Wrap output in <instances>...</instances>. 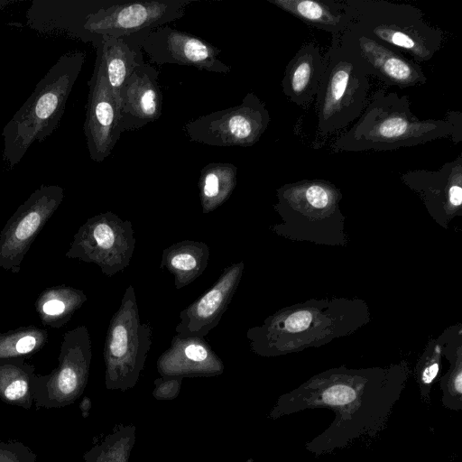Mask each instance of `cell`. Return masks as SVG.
<instances>
[{
  "label": "cell",
  "mask_w": 462,
  "mask_h": 462,
  "mask_svg": "<svg viewBox=\"0 0 462 462\" xmlns=\"http://www.w3.org/2000/svg\"><path fill=\"white\" fill-rule=\"evenodd\" d=\"M152 345V328L143 322L134 288L129 285L112 316L104 346L105 386L125 392L135 386Z\"/></svg>",
  "instance_id": "6"
},
{
  "label": "cell",
  "mask_w": 462,
  "mask_h": 462,
  "mask_svg": "<svg viewBox=\"0 0 462 462\" xmlns=\"http://www.w3.org/2000/svg\"><path fill=\"white\" fill-rule=\"evenodd\" d=\"M135 440L134 424H117L84 454V462H128Z\"/></svg>",
  "instance_id": "28"
},
{
  "label": "cell",
  "mask_w": 462,
  "mask_h": 462,
  "mask_svg": "<svg viewBox=\"0 0 462 462\" xmlns=\"http://www.w3.org/2000/svg\"><path fill=\"white\" fill-rule=\"evenodd\" d=\"M87 300L82 290L60 284L43 290L37 297L34 306L43 325L60 328L69 322Z\"/></svg>",
  "instance_id": "26"
},
{
  "label": "cell",
  "mask_w": 462,
  "mask_h": 462,
  "mask_svg": "<svg viewBox=\"0 0 462 462\" xmlns=\"http://www.w3.org/2000/svg\"><path fill=\"white\" fill-rule=\"evenodd\" d=\"M270 121L265 103L249 92L239 105L189 121L183 131L192 142L219 147H248L260 140Z\"/></svg>",
  "instance_id": "10"
},
{
  "label": "cell",
  "mask_w": 462,
  "mask_h": 462,
  "mask_svg": "<svg viewBox=\"0 0 462 462\" xmlns=\"http://www.w3.org/2000/svg\"><path fill=\"white\" fill-rule=\"evenodd\" d=\"M325 70L319 48L303 44L288 62L281 85L283 94L295 105L308 107L316 95Z\"/></svg>",
  "instance_id": "21"
},
{
  "label": "cell",
  "mask_w": 462,
  "mask_h": 462,
  "mask_svg": "<svg viewBox=\"0 0 462 462\" xmlns=\"http://www.w3.org/2000/svg\"><path fill=\"white\" fill-rule=\"evenodd\" d=\"M332 36L323 55L325 70L315 98L320 137L354 124L369 98L370 74L364 61L337 35Z\"/></svg>",
  "instance_id": "5"
},
{
  "label": "cell",
  "mask_w": 462,
  "mask_h": 462,
  "mask_svg": "<svg viewBox=\"0 0 462 462\" xmlns=\"http://www.w3.org/2000/svg\"><path fill=\"white\" fill-rule=\"evenodd\" d=\"M209 259V247L201 241L176 242L162 251L161 270L172 274L174 286L180 290L199 278L206 270Z\"/></svg>",
  "instance_id": "23"
},
{
  "label": "cell",
  "mask_w": 462,
  "mask_h": 462,
  "mask_svg": "<svg viewBox=\"0 0 462 462\" xmlns=\"http://www.w3.org/2000/svg\"><path fill=\"white\" fill-rule=\"evenodd\" d=\"M189 0H147L102 7L88 14L83 28L93 36L125 38L145 34L180 19Z\"/></svg>",
  "instance_id": "12"
},
{
  "label": "cell",
  "mask_w": 462,
  "mask_h": 462,
  "mask_svg": "<svg viewBox=\"0 0 462 462\" xmlns=\"http://www.w3.org/2000/svg\"><path fill=\"white\" fill-rule=\"evenodd\" d=\"M451 137L462 140L446 119H420L411 109L406 95L375 91L352 126L333 143L334 152H384Z\"/></svg>",
  "instance_id": "2"
},
{
  "label": "cell",
  "mask_w": 462,
  "mask_h": 462,
  "mask_svg": "<svg viewBox=\"0 0 462 462\" xmlns=\"http://www.w3.org/2000/svg\"><path fill=\"white\" fill-rule=\"evenodd\" d=\"M337 35L364 61L369 74L375 76L385 85L403 88L427 82L419 63L404 57L399 51L374 41L350 26Z\"/></svg>",
  "instance_id": "16"
},
{
  "label": "cell",
  "mask_w": 462,
  "mask_h": 462,
  "mask_svg": "<svg viewBox=\"0 0 462 462\" xmlns=\"http://www.w3.org/2000/svg\"><path fill=\"white\" fill-rule=\"evenodd\" d=\"M182 377H159L154 380L152 396L158 401L176 399L180 392Z\"/></svg>",
  "instance_id": "33"
},
{
  "label": "cell",
  "mask_w": 462,
  "mask_h": 462,
  "mask_svg": "<svg viewBox=\"0 0 462 462\" xmlns=\"http://www.w3.org/2000/svg\"><path fill=\"white\" fill-rule=\"evenodd\" d=\"M156 366L162 377H210L224 372L223 361L204 337L178 335L160 356Z\"/></svg>",
  "instance_id": "20"
},
{
  "label": "cell",
  "mask_w": 462,
  "mask_h": 462,
  "mask_svg": "<svg viewBox=\"0 0 462 462\" xmlns=\"http://www.w3.org/2000/svg\"><path fill=\"white\" fill-rule=\"evenodd\" d=\"M334 303V302H333ZM300 306L284 309L268 317L261 326L246 332L250 349L258 356L273 357L300 351L324 337L310 328L338 336L339 306ZM326 340V339H325Z\"/></svg>",
  "instance_id": "7"
},
{
  "label": "cell",
  "mask_w": 462,
  "mask_h": 462,
  "mask_svg": "<svg viewBox=\"0 0 462 462\" xmlns=\"http://www.w3.org/2000/svg\"><path fill=\"white\" fill-rule=\"evenodd\" d=\"M47 329L34 325L0 331V359L25 357L39 352L47 343Z\"/></svg>",
  "instance_id": "29"
},
{
  "label": "cell",
  "mask_w": 462,
  "mask_h": 462,
  "mask_svg": "<svg viewBox=\"0 0 462 462\" xmlns=\"http://www.w3.org/2000/svg\"><path fill=\"white\" fill-rule=\"evenodd\" d=\"M38 374L25 357L0 359V400L25 410L34 404Z\"/></svg>",
  "instance_id": "25"
},
{
  "label": "cell",
  "mask_w": 462,
  "mask_h": 462,
  "mask_svg": "<svg viewBox=\"0 0 462 462\" xmlns=\"http://www.w3.org/2000/svg\"><path fill=\"white\" fill-rule=\"evenodd\" d=\"M135 242L131 221L107 211L88 218L79 226L65 256L94 263L112 277L130 264Z\"/></svg>",
  "instance_id": "8"
},
{
  "label": "cell",
  "mask_w": 462,
  "mask_h": 462,
  "mask_svg": "<svg viewBox=\"0 0 462 462\" xmlns=\"http://www.w3.org/2000/svg\"><path fill=\"white\" fill-rule=\"evenodd\" d=\"M237 168L232 163L213 162L200 171L199 199L204 214L226 201L236 186Z\"/></svg>",
  "instance_id": "27"
},
{
  "label": "cell",
  "mask_w": 462,
  "mask_h": 462,
  "mask_svg": "<svg viewBox=\"0 0 462 462\" xmlns=\"http://www.w3.org/2000/svg\"><path fill=\"white\" fill-rule=\"evenodd\" d=\"M157 79V70L143 62L128 77L120 92L121 134L140 129L161 116L162 95Z\"/></svg>",
  "instance_id": "18"
},
{
  "label": "cell",
  "mask_w": 462,
  "mask_h": 462,
  "mask_svg": "<svg viewBox=\"0 0 462 462\" xmlns=\"http://www.w3.org/2000/svg\"><path fill=\"white\" fill-rule=\"evenodd\" d=\"M85 59L81 51L61 55L5 124L1 134L3 160L9 170L17 166L33 143L43 142L56 130Z\"/></svg>",
  "instance_id": "3"
},
{
  "label": "cell",
  "mask_w": 462,
  "mask_h": 462,
  "mask_svg": "<svg viewBox=\"0 0 462 462\" xmlns=\"http://www.w3.org/2000/svg\"><path fill=\"white\" fill-rule=\"evenodd\" d=\"M280 9L300 19L304 23L332 35L344 32L349 17L342 1L335 0H268Z\"/></svg>",
  "instance_id": "24"
},
{
  "label": "cell",
  "mask_w": 462,
  "mask_h": 462,
  "mask_svg": "<svg viewBox=\"0 0 462 462\" xmlns=\"http://www.w3.org/2000/svg\"><path fill=\"white\" fill-rule=\"evenodd\" d=\"M244 269L243 261L226 267L204 294L180 311L176 335L205 337L215 328L236 291Z\"/></svg>",
  "instance_id": "17"
},
{
  "label": "cell",
  "mask_w": 462,
  "mask_h": 462,
  "mask_svg": "<svg viewBox=\"0 0 462 462\" xmlns=\"http://www.w3.org/2000/svg\"><path fill=\"white\" fill-rule=\"evenodd\" d=\"M342 3L349 17L347 26L400 52L405 51L417 63L431 60L442 46V31L431 26L413 5L383 0Z\"/></svg>",
  "instance_id": "4"
},
{
  "label": "cell",
  "mask_w": 462,
  "mask_h": 462,
  "mask_svg": "<svg viewBox=\"0 0 462 462\" xmlns=\"http://www.w3.org/2000/svg\"><path fill=\"white\" fill-rule=\"evenodd\" d=\"M8 4L7 1H0V10L6 5Z\"/></svg>",
  "instance_id": "35"
},
{
  "label": "cell",
  "mask_w": 462,
  "mask_h": 462,
  "mask_svg": "<svg viewBox=\"0 0 462 462\" xmlns=\"http://www.w3.org/2000/svg\"><path fill=\"white\" fill-rule=\"evenodd\" d=\"M0 462H39L37 455L18 440H0Z\"/></svg>",
  "instance_id": "32"
},
{
  "label": "cell",
  "mask_w": 462,
  "mask_h": 462,
  "mask_svg": "<svg viewBox=\"0 0 462 462\" xmlns=\"http://www.w3.org/2000/svg\"><path fill=\"white\" fill-rule=\"evenodd\" d=\"M91 407L92 402L90 398L88 396L83 397V399L79 402V410L84 419H87L88 417Z\"/></svg>",
  "instance_id": "34"
},
{
  "label": "cell",
  "mask_w": 462,
  "mask_h": 462,
  "mask_svg": "<svg viewBox=\"0 0 462 462\" xmlns=\"http://www.w3.org/2000/svg\"><path fill=\"white\" fill-rule=\"evenodd\" d=\"M97 57L113 97L121 110L120 92L128 77L143 62L142 54L125 38L100 36Z\"/></svg>",
  "instance_id": "22"
},
{
  "label": "cell",
  "mask_w": 462,
  "mask_h": 462,
  "mask_svg": "<svg viewBox=\"0 0 462 462\" xmlns=\"http://www.w3.org/2000/svg\"><path fill=\"white\" fill-rule=\"evenodd\" d=\"M440 349L435 346L431 353H427L418 364L415 374L420 395L425 403L430 402L432 384L439 375Z\"/></svg>",
  "instance_id": "31"
},
{
  "label": "cell",
  "mask_w": 462,
  "mask_h": 462,
  "mask_svg": "<svg viewBox=\"0 0 462 462\" xmlns=\"http://www.w3.org/2000/svg\"><path fill=\"white\" fill-rule=\"evenodd\" d=\"M410 374L405 362L388 367L330 368L280 395L268 418L277 420L313 409L333 411L329 426L304 445L316 457L328 455L381 434Z\"/></svg>",
  "instance_id": "1"
},
{
  "label": "cell",
  "mask_w": 462,
  "mask_h": 462,
  "mask_svg": "<svg viewBox=\"0 0 462 462\" xmlns=\"http://www.w3.org/2000/svg\"><path fill=\"white\" fill-rule=\"evenodd\" d=\"M88 86L84 134L90 159L101 162L111 154L120 138L121 115L97 56Z\"/></svg>",
  "instance_id": "15"
},
{
  "label": "cell",
  "mask_w": 462,
  "mask_h": 462,
  "mask_svg": "<svg viewBox=\"0 0 462 462\" xmlns=\"http://www.w3.org/2000/svg\"><path fill=\"white\" fill-rule=\"evenodd\" d=\"M450 360V368L439 380L442 391L441 403L454 411H462V362L459 349Z\"/></svg>",
  "instance_id": "30"
},
{
  "label": "cell",
  "mask_w": 462,
  "mask_h": 462,
  "mask_svg": "<svg viewBox=\"0 0 462 462\" xmlns=\"http://www.w3.org/2000/svg\"><path fill=\"white\" fill-rule=\"evenodd\" d=\"M141 48L157 65H186L220 74L231 71V67L218 58L221 52L218 48L195 35L168 26L151 31L142 41Z\"/></svg>",
  "instance_id": "14"
},
{
  "label": "cell",
  "mask_w": 462,
  "mask_h": 462,
  "mask_svg": "<svg viewBox=\"0 0 462 462\" xmlns=\"http://www.w3.org/2000/svg\"><path fill=\"white\" fill-rule=\"evenodd\" d=\"M64 199L58 185H41L0 231V268L17 273L34 239Z\"/></svg>",
  "instance_id": "11"
},
{
  "label": "cell",
  "mask_w": 462,
  "mask_h": 462,
  "mask_svg": "<svg viewBox=\"0 0 462 462\" xmlns=\"http://www.w3.org/2000/svg\"><path fill=\"white\" fill-rule=\"evenodd\" d=\"M403 182L420 195L429 210L455 216L462 204V158L438 171L416 170L402 174ZM439 213V214H440Z\"/></svg>",
  "instance_id": "19"
},
{
  "label": "cell",
  "mask_w": 462,
  "mask_h": 462,
  "mask_svg": "<svg viewBox=\"0 0 462 462\" xmlns=\"http://www.w3.org/2000/svg\"><path fill=\"white\" fill-rule=\"evenodd\" d=\"M340 190L324 180H303L284 184L277 189L275 210L283 224L273 226L278 234L292 224L313 227V224L340 223ZM302 227V228H303Z\"/></svg>",
  "instance_id": "13"
},
{
  "label": "cell",
  "mask_w": 462,
  "mask_h": 462,
  "mask_svg": "<svg viewBox=\"0 0 462 462\" xmlns=\"http://www.w3.org/2000/svg\"><path fill=\"white\" fill-rule=\"evenodd\" d=\"M92 346L88 329L78 326L64 333L58 365L48 374H38L34 404L38 408H62L83 393L89 376Z\"/></svg>",
  "instance_id": "9"
}]
</instances>
